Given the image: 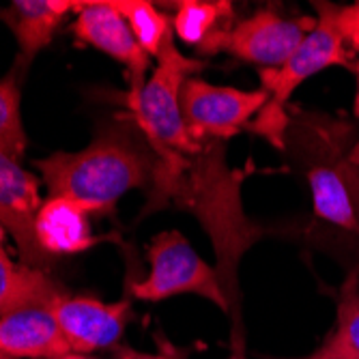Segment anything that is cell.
<instances>
[{"instance_id":"6da1fadb","label":"cell","mask_w":359,"mask_h":359,"mask_svg":"<svg viewBox=\"0 0 359 359\" xmlns=\"http://www.w3.org/2000/svg\"><path fill=\"white\" fill-rule=\"evenodd\" d=\"M153 177L144 215L166 207L191 213L211 239L217 258L222 290L239 318V263L245 252L267 231L245 215L241 185L243 170H233L226 161V144L201 142L194 151H153Z\"/></svg>"},{"instance_id":"7a4b0ae2","label":"cell","mask_w":359,"mask_h":359,"mask_svg":"<svg viewBox=\"0 0 359 359\" xmlns=\"http://www.w3.org/2000/svg\"><path fill=\"white\" fill-rule=\"evenodd\" d=\"M155 155L134 123H114L97 132L82 151H58L35 159L50 198H72L93 215H110L129 189L153 177Z\"/></svg>"},{"instance_id":"3957f363","label":"cell","mask_w":359,"mask_h":359,"mask_svg":"<svg viewBox=\"0 0 359 359\" xmlns=\"http://www.w3.org/2000/svg\"><path fill=\"white\" fill-rule=\"evenodd\" d=\"M316 24L306 35L297 52L292 54L280 69H260V88H265L269 102L258 112L252 132L265 136L276 149H284V129L288 116L284 114L286 102L308 78L327 67L355 69L353 54L346 50L336 28V5L314 3Z\"/></svg>"},{"instance_id":"277c9868","label":"cell","mask_w":359,"mask_h":359,"mask_svg":"<svg viewBox=\"0 0 359 359\" xmlns=\"http://www.w3.org/2000/svg\"><path fill=\"white\" fill-rule=\"evenodd\" d=\"M207 67L201 58H187L179 52L175 41H168L157 56V65L140 93L127 95L134 125L140 129L151 151H194L196 142L181 114V88L185 80L196 78Z\"/></svg>"},{"instance_id":"5b68a950","label":"cell","mask_w":359,"mask_h":359,"mask_svg":"<svg viewBox=\"0 0 359 359\" xmlns=\"http://www.w3.org/2000/svg\"><path fill=\"white\" fill-rule=\"evenodd\" d=\"M151 271L144 280L132 284V295L142 302H161L183 292L201 295L222 312H231L217 271L205 263L179 231L157 235L149 250Z\"/></svg>"},{"instance_id":"8992f818","label":"cell","mask_w":359,"mask_h":359,"mask_svg":"<svg viewBox=\"0 0 359 359\" xmlns=\"http://www.w3.org/2000/svg\"><path fill=\"white\" fill-rule=\"evenodd\" d=\"M314 24V18H284L273 9H260L235 26L217 30L198 52L203 56L226 52L239 60L258 65L260 69H280L297 52Z\"/></svg>"},{"instance_id":"52a82bcc","label":"cell","mask_w":359,"mask_h":359,"mask_svg":"<svg viewBox=\"0 0 359 359\" xmlns=\"http://www.w3.org/2000/svg\"><path fill=\"white\" fill-rule=\"evenodd\" d=\"M269 95L265 88L241 90L215 86L201 78L185 80L181 88V114L187 134L196 142H226L265 108Z\"/></svg>"},{"instance_id":"ba28073f","label":"cell","mask_w":359,"mask_h":359,"mask_svg":"<svg viewBox=\"0 0 359 359\" xmlns=\"http://www.w3.org/2000/svg\"><path fill=\"white\" fill-rule=\"evenodd\" d=\"M41 205L39 179L22 168L20 161L0 151V224L13 237L22 263L48 271L54 258L43 252L35 233Z\"/></svg>"},{"instance_id":"9c48e42d","label":"cell","mask_w":359,"mask_h":359,"mask_svg":"<svg viewBox=\"0 0 359 359\" xmlns=\"http://www.w3.org/2000/svg\"><path fill=\"white\" fill-rule=\"evenodd\" d=\"M50 308L72 355L82 357L95 351L114 348L132 318V302L129 299L104 304L95 297L60 292Z\"/></svg>"},{"instance_id":"30bf717a","label":"cell","mask_w":359,"mask_h":359,"mask_svg":"<svg viewBox=\"0 0 359 359\" xmlns=\"http://www.w3.org/2000/svg\"><path fill=\"white\" fill-rule=\"evenodd\" d=\"M72 28L80 43L100 50L123 65L129 76V93L142 90L149 80L151 56L140 48L132 28L116 11L114 3H108V0L82 3Z\"/></svg>"},{"instance_id":"8fae6325","label":"cell","mask_w":359,"mask_h":359,"mask_svg":"<svg viewBox=\"0 0 359 359\" xmlns=\"http://www.w3.org/2000/svg\"><path fill=\"white\" fill-rule=\"evenodd\" d=\"M0 353L9 359H65L72 355L50 306H28L0 316Z\"/></svg>"},{"instance_id":"7c38bea8","label":"cell","mask_w":359,"mask_h":359,"mask_svg":"<svg viewBox=\"0 0 359 359\" xmlns=\"http://www.w3.org/2000/svg\"><path fill=\"white\" fill-rule=\"evenodd\" d=\"M80 7L82 3L74 0H15L0 9V20L18 41V62L28 67L32 58L52 43L62 20Z\"/></svg>"},{"instance_id":"4fadbf2b","label":"cell","mask_w":359,"mask_h":359,"mask_svg":"<svg viewBox=\"0 0 359 359\" xmlns=\"http://www.w3.org/2000/svg\"><path fill=\"white\" fill-rule=\"evenodd\" d=\"M90 211L72 198H48L35 222L37 241L54 260L65 254H80L97 241L90 231Z\"/></svg>"},{"instance_id":"5bb4252c","label":"cell","mask_w":359,"mask_h":359,"mask_svg":"<svg viewBox=\"0 0 359 359\" xmlns=\"http://www.w3.org/2000/svg\"><path fill=\"white\" fill-rule=\"evenodd\" d=\"M60 292L46 271L13 263L0 248V316L28 306H50Z\"/></svg>"},{"instance_id":"9a60e30c","label":"cell","mask_w":359,"mask_h":359,"mask_svg":"<svg viewBox=\"0 0 359 359\" xmlns=\"http://www.w3.org/2000/svg\"><path fill=\"white\" fill-rule=\"evenodd\" d=\"M308 183L312 191V205L316 217L330 222L342 231L359 233V217L338 168V155L334 164H314L308 170Z\"/></svg>"},{"instance_id":"2e32d148","label":"cell","mask_w":359,"mask_h":359,"mask_svg":"<svg viewBox=\"0 0 359 359\" xmlns=\"http://www.w3.org/2000/svg\"><path fill=\"white\" fill-rule=\"evenodd\" d=\"M231 3H222V0H185V3L177 5L172 28L183 43L201 48L217 30L231 26Z\"/></svg>"},{"instance_id":"e0dca14e","label":"cell","mask_w":359,"mask_h":359,"mask_svg":"<svg viewBox=\"0 0 359 359\" xmlns=\"http://www.w3.org/2000/svg\"><path fill=\"white\" fill-rule=\"evenodd\" d=\"M304 359H359V290L355 288V276L340 290L334 332Z\"/></svg>"},{"instance_id":"ac0fdd59","label":"cell","mask_w":359,"mask_h":359,"mask_svg":"<svg viewBox=\"0 0 359 359\" xmlns=\"http://www.w3.org/2000/svg\"><path fill=\"white\" fill-rule=\"evenodd\" d=\"M28 67L15 60L13 69L0 80V151L13 157L15 161L24 159L26 153V132L22 123V80Z\"/></svg>"},{"instance_id":"d6986e66","label":"cell","mask_w":359,"mask_h":359,"mask_svg":"<svg viewBox=\"0 0 359 359\" xmlns=\"http://www.w3.org/2000/svg\"><path fill=\"white\" fill-rule=\"evenodd\" d=\"M112 3L149 56L157 58L164 46L172 41L170 18L153 7V3H147V0H112Z\"/></svg>"},{"instance_id":"ffe728a7","label":"cell","mask_w":359,"mask_h":359,"mask_svg":"<svg viewBox=\"0 0 359 359\" xmlns=\"http://www.w3.org/2000/svg\"><path fill=\"white\" fill-rule=\"evenodd\" d=\"M336 28L353 56H359V0L353 5H336Z\"/></svg>"},{"instance_id":"44dd1931","label":"cell","mask_w":359,"mask_h":359,"mask_svg":"<svg viewBox=\"0 0 359 359\" xmlns=\"http://www.w3.org/2000/svg\"><path fill=\"white\" fill-rule=\"evenodd\" d=\"M338 168L344 177V183L348 187V194H351L357 217H359V138L348 151L338 155Z\"/></svg>"},{"instance_id":"7402d4cb","label":"cell","mask_w":359,"mask_h":359,"mask_svg":"<svg viewBox=\"0 0 359 359\" xmlns=\"http://www.w3.org/2000/svg\"><path fill=\"white\" fill-rule=\"evenodd\" d=\"M116 359H175L170 355H144V353H136L129 348H121L116 351Z\"/></svg>"},{"instance_id":"603a6c76","label":"cell","mask_w":359,"mask_h":359,"mask_svg":"<svg viewBox=\"0 0 359 359\" xmlns=\"http://www.w3.org/2000/svg\"><path fill=\"white\" fill-rule=\"evenodd\" d=\"M355 74H357V93H355V102H353V112L359 118V65H355Z\"/></svg>"},{"instance_id":"cb8c5ba5","label":"cell","mask_w":359,"mask_h":359,"mask_svg":"<svg viewBox=\"0 0 359 359\" xmlns=\"http://www.w3.org/2000/svg\"><path fill=\"white\" fill-rule=\"evenodd\" d=\"M5 237H7V231H5V226L0 224V248H3V243H5Z\"/></svg>"},{"instance_id":"d4e9b609","label":"cell","mask_w":359,"mask_h":359,"mask_svg":"<svg viewBox=\"0 0 359 359\" xmlns=\"http://www.w3.org/2000/svg\"><path fill=\"white\" fill-rule=\"evenodd\" d=\"M65 359H84V357H82V355H67Z\"/></svg>"},{"instance_id":"484cf974","label":"cell","mask_w":359,"mask_h":359,"mask_svg":"<svg viewBox=\"0 0 359 359\" xmlns=\"http://www.w3.org/2000/svg\"><path fill=\"white\" fill-rule=\"evenodd\" d=\"M233 359H243V355H241V353H239V355H235V357H233Z\"/></svg>"},{"instance_id":"4316f807","label":"cell","mask_w":359,"mask_h":359,"mask_svg":"<svg viewBox=\"0 0 359 359\" xmlns=\"http://www.w3.org/2000/svg\"><path fill=\"white\" fill-rule=\"evenodd\" d=\"M0 359H9L7 355H3V353H0Z\"/></svg>"},{"instance_id":"83f0119b","label":"cell","mask_w":359,"mask_h":359,"mask_svg":"<svg viewBox=\"0 0 359 359\" xmlns=\"http://www.w3.org/2000/svg\"><path fill=\"white\" fill-rule=\"evenodd\" d=\"M175 359H177V357H175Z\"/></svg>"}]
</instances>
